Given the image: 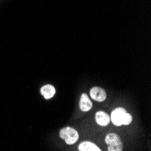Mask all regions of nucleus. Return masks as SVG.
I'll return each mask as SVG.
<instances>
[{
  "label": "nucleus",
  "mask_w": 151,
  "mask_h": 151,
  "mask_svg": "<svg viewBox=\"0 0 151 151\" xmlns=\"http://www.w3.org/2000/svg\"><path fill=\"white\" fill-rule=\"evenodd\" d=\"M79 107H80L81 111L83 112H88L92 109V107H93L92 102L87 93H82L81 95L80 101H79Z\"/></svg>",
  "instance_id": "obj_5"
},
{
  "label": "nucleus",
  "mask_w": 151,
  "mask_h": 151,
  "mask_svg": "<svg viewBox=\"0 0 151 151\" xmlns=\"http://www.w3.org/2000/svg\"><path fill=\"white\" fill-rule=\"evenodd\" d=\"M40 93L45 100H50L55 95L56 90H55V87L52 84H45L44 86L41 87Z\"/></svg>",
  "instance_id": "obj_7"
},
{
  "label": "nucleus",
  "mask_w": 151,
  "mask_h": 151,
  "mask_svg": "<svg viewBox=\"0 0 151 151\" xmlns=\"http://www.w3.org/2000/svg\"><path fill=\"white\" fill-rule=\"evenodd\" d=\"M59 137L65 141L67 145H73L79 139V133L72 127H64L60 129Z\"/></svg>",
  "instance_id": "obj_2"
},
{
  "label": "nucleus",
  "mask_w": 151,
  "mask_h": 151,
  "mask_svg": "<svg viewBox=\"0 0 151 151\" xmlns=\"http://www.w3.org/2000/svg\"><path fill=\"white\" fill-rule=\"evenodd\" d=\"M78 149L80 151H101V150L97 145L91 141L81 142L78 146Z\"/></svg>",
  "instance_id": "obj_8"
},
{
  "label": "nucleus",
  "mask_w": 151,
  "mask_h": 151,
  "mask_svg": "<svg viewBox=\"0 0 151 151\" xmlns=\"http://www.w3.org/2000/svg\"><path fill=\"white\" fill-rule=\"evenodd\" d=\"M105 142L108 146V151L123 150V143L120 137L117 133H109L105 137Z\"/></svg>",
  "instance_id": "obj_3"
},
{
  "label": "nucleus",
  "mask_w": 151,
  "mask_h": 151,
  "mask_svg": "<svg viewBox=\"0 0 151 151\" xmlns=\"http://www.w3.org/2000/svg\"><path fill=\"white\" fill-rule=\"evenodd\" d=\"M109 117H111V122H112L115 126L118 127L122 125L128 126L133 120L132 115L126 111V109L122 107L114 109Z\"/></svg>",
  "instance_id": "obj_1"
},
{
  "label": "nucleus",
  "mask_w": 151,
  "mask_h": 151,
  "mask_svg": "<svg viewBox=\"0 0 151 151\" xmlns=\"http://www.w3.org/2000/svg\"><path fill=\"white\" fill-rule=\"evenodd\" d=\"M95 121L98 125L101 127H106L111 122V117L105 111H99L95 113Z\"/></svg>",
  "instance_id": "obj_6"
},
{
  "label": "nucleus",
  "mask_w": 151,
  "mask_h": 151,
  "mask_svg": "<svg viewBox=\"0 0 151 151\" xmlns=\"http://www.w3.org/2000/svg\"><path fill=\"white\" fill-rule=\"evenodd\" d=\"M90 96L92 100H94L95 101L98 102H102L106 100L107 98V92L105 91L104 89L95 86L92 87L90 91Z\"/></svg>",
  "instance_id": "obj_4"
}]
</instances>
